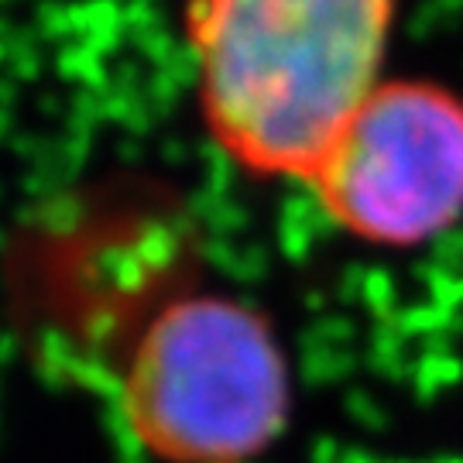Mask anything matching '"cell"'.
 Masks as SVG:
<instances>
[{
  "instance_id": "3957f363",
  "label": "cell",
  "mask_w": 463,
  "mask_h": 463,
  "mask_svg": "<svg viewBox=\"0 0 463 463\" xmlns=\"http://www.w3.org/2000/svg\"><path fill=\"white\" fill-rule=\"evenodd\" d=\"M319 210L374 248H415L463 216V97L384 80L309 179Z\"/></svg>"
},
{
  "instance_id": "6da1fadb",
  "label": "cell",
  "mask_w": 463,
  "mask_h": 463,
  "mask_svg": "<svg viewBox=\"0 0 463 463\" xmlns=\"http://www.w3.org/2000/svg\"><path fill=\"white\" fill-rule=\"evenodd\" d=\"M398 0H189L203 128L254 179L309 183L378 90Z\"/></svg>"
},
{
  "instance_id": "7a4b0ae2",
  "label": "cell",
  "mask_w": 463,
  "mask_h": 463,
  "mask_svg": "<svg viewBox=\"0 0 463 463\" xmlns=\"http://www.w3.org/2000/svg\"><path fill=\"white\" fill-rule=\"evenodd\" d=\"M120 422L158 463H250L292 419V367L261 309L199 292L162 306L128 350Z\"/></svg>"
}]
</instances>
